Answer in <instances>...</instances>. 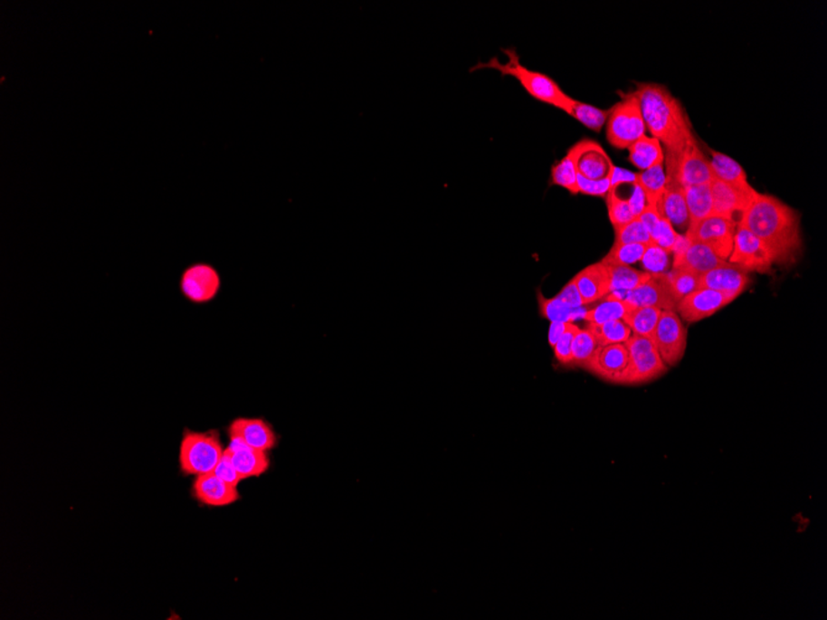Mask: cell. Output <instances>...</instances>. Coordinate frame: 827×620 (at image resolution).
<instances>
[{
  "mask_svg": "<svg viewBox=\"0 0 827 620\" xmlns=\"http://www.w3.org/2000/svg\"><path fill=\"white\" fill-rule=\"evenodd\" d=\"M738 225L747 228L765 245L776 264H793L802 252L798 212L771 195L758 192Z\"/></svg>",
  "mask_w": 827,
  "mask_h": 620,
  "instance_id": "cell-1",
  "label": "cell"
},
{
  "mask_svg": "<svg viewBox=\"0 0 827 620\" xmlns=\"http://www.w3.org/2000/svg\"><path fill=\"white\" fill-rule=\"evenodd\" d=\"M633 93L640 102L645 127L667 149L665 161L678 163L687 145L695 139L681 103L661 84L641 83Z\"/></svg>",
  "mask_w": 827,
  "mask_h": 620,
  "instance_id": "cell-2",
  "label": "cell"
},
{
  "mask_svg": "<svg viewBox=\"0 0 827 620\" xmlns=\"http://www.w3.org/2000/svg\"><path fill=\"white\" fill-rule=\"evenodd\" d=\"M503 52L508 57L506 62H502L499 57H492L487 62H480L473 67L472 71L480 69L499 71L504 76L514 77L534 99L540 100V102L550 104V106L560 108V110H565L571 97L567 96L560 89L559 84L555 82L551 77L544 75V73L524 67L520 63L519 55H518L516 50L506 49L503 50Z\"/></svg>",
  "mask_w": 827,
  "mask_h": 620,
  "instance_id": "cell-3",
  "label": "cell"
},
{
  "mask_svg": "<svg viewBox=\"0 0 827 620\" xmlns=\"http://www.w3.org/2000/svg\"><path fill=\"white\" fill-rule=\"evenodd\" d=\"M224 448L222 446L217 431L184 433L180 446V467L187 476H204L214 473L223 460Z\"/></svg>",
  "mask_w": 827,
  "mask_h": 620,
  "instance_id": "cell-4",
  "label": "cell"
},
{
  "mask_svg": "<svg viewBox=\"0 0 827 620\" xmlns=\"http://www.w3.org/2000/svg\"><path fill=\"white\" fill-rule=\"evenodd\" d=\"M606 123L607 140L617 149H628L647 131L640 102L633 92L625 94L621 102L608 110Z\"/></svg>",
  "mask_w": 827,
  "mask_h": 620,
  "instance_id": "cell-5",
  "label": "cell"
},
{
  "mask_svg": "<svg viewBox=\"0 0 827 620\" xmlns=\"http://www.w3.org/2000/svg\"><path fill=\"white\" fill-rule=\"evenodd\" d=\"M625 346L630 355V364L622 384L637 386L651 382L667 373L669 367L661 359L651 339L633 333Z\"/></svg>",
  "mask_w": 827,
  "mask_h": 620,
  "instance_id": "cell-6",
  "label": "cell"
},
{
  "mask_svg": "<svg viewBox=\"0 0 827 620\" xmlns=\"http://www.w3.org/2000/svg\"><path fill=\"white\" fill-rule=\"evenodd\" d=\"M736 228V222L712 215L704 220L690 222L685 235L691 241L701 243L710 248L719 258L726 261L734 248Z\"/></svg>",
  "mask_w": 827,
  "mask_h": 620,
  "instance_id": "cell-7",
  "label": "cell"
},
{
  "mask_svg": "<svg viewBox=\"0 0 827 620\" xmlns=\"http://www.w3.org/2000/svg\"><path fill=\"white\" fill-rule=\"evenodd\" d=\"M651 340L668 367L680 363L687 350L688 332L677 312L661 313Z\"/></svg>",
  "mask_w": 827,
  "mask_h": 620,
  "instance_id": "cell-8",
  "label": "cell"
},
{
  "mask_svg": "<svg viewBox=\"0 0 827 620\" xmlns=\"http://www.w3.org/2000/svg\"><path fill=\"white\" fill-rule=\"evenodd\" d=\"M728 259L731 264L741 266L747 272H768L775 264L765 245L742 225L736 228L734 248Z\"/></svg>",
  "mask_w": 827,
  "mask_h": 620,
  "instance_id": "cell-9",
  "label": "cell"
},
{
  "mask_svg": "<svg viewBox=\"0 0 827 620\" xmlns=\"http://www.w3.org/2000/svg\"><path fill=\"white\" fill-rule=\"evenodd\" d=\"M712 195V215L719 217L727 218L729 221L736 222V215H739L741 220L742 215L747 211L753 200L757 196L758 192L751 185H743V186H735V185L726 184L712 178L710 182Z\"/></svg>",
  "mask_w": 827,
  "mask_h": 620,
  "instance_id": "cell-10",
  "label": "cell"
},
{
  "mask_svg": "<svg viewBox=\"0 0 827 620\" xmlns=\"http://www.w3.org/2000/svg\"><path fill=\"white\" fill-rule=\"evenodd\" d=\"M672 253V269H682L699 276L726 262L725 259L719 258L710 248L701 243L691 241L687 235L679 234Z\"/></svg>",
  "mask_w": 827,
  "mask_h": 620,
  "instance_id": "cell-11",
  "label": "cell"
},
{
  "mask_svg": "<svg viewBox=\"0 0 827 620\" xmlns=\"http://www.w3.org/2000/svg\"><path fill=\"white\" fill-rule=\"evenodd\" d=\"M567 154L573 157L577 174L590 180L612 177L616 167L604 148L594 140L578 141Z\"/></svg>",
  "mask_w": 827,
  "mask_h": 620,
  "instance_id": "cell-12",
  "label": "cell"
},
{
  "mask_svg": "<svg viewBox=\"0 0 827 620\" xmlns=\"http://www.w3.org/2000/svg\"><path fill=\"white\" fill-rule=\"evenodd\" d=\"M631 308H657L661 311H677L678 302L672 296L664 274L651 275L647 281L625 294Z\"/></svg>",
  "mask_w": 827,
  "mask_h": 620,
  "instance_id": "cell-13",
  "label": "cell"
},
{
  "mask_svg": "<svg viewBox=\"0 0 827 620\" xmlns=\"http://www.w3.org/2000/svg\"><path fill=\"white\" fill-rule=\"evenodd\" d=\"M732 301L735 300L715 290L698 288L679 301L677 311L685 321L698 322L715 315Z\"/></svg>",
  "mask_w": 827,
  "mask_h": 620,
  "instance_id": "cell-14",
  "label": "cell"
},
{
  "mask_svg": "<svg viewBox=\"0 0 827 620\" xmlns=\"http://www.w3.org/2000/svg\"><path fill=\"white\" fill-rule=\"evenodd\" d=\"M221 279L216 269L207 264H196L186 269L181 278V291L190 301L204 303L216 298Z\"/></svg>",
  "mask_w": 827,
  "mask_h": 620,
  "instance_id": "cell-15",
  "label": "cell"
},
{
  "mask_svg": "<svg viewBox=\"0 0 827 620\" xmlns=\"http://www.w3.org/2000/svg\"><path fill=\"white\" fill-rule=\"evenodd\" d=\"M748 284V272L741 266L727 262L699 276V288L715 290L734 300L745 291Z\"/></svg>",
  "mask_w": 827,
  "mask_h": 620,
  "instance_id": "cell-16",
  "label": "cell"
},
{
  "mask_svg": "<svg viewBox=\"0 0 827 620\" xmlns=\"http://www.w3.org/2000/svg\"><path fill=\"white\" fill-rule=\"evenodd\" d=\"M667 177L675 178L680 182L682 186L708 184L712 181L714 175H712L710 161L706 159L696 139L691 140L682 151L677 171L667 174Z\"/></svg>",
  "mask_w": 827,
  "mask_h": 620,
  "instance_id": "cell-17",
  "label": "cell"
},
{
  "mask_svg": "<svg viewBox=\"0 0 827 620\" xmlns=\"http://www.w3.org/2000/svg\"><path fill=\"white\" fill-rule=\"evenodd\" d=\"M232 441L243 444L254 450L268 451L277 446V434L267 421L261 419H235L228 427Z\"/></svg>",
  "mask_w": 827,
  "mask_h": 620,
  "instance_id": "cell-18",
  "label": "cell"
},
{
  "mask_svg": "<svg viewBox=\"0 0 827 620\" xmlns=\"http://www.w3.org/2000/svg\"><path fill=\"white\" fill-rule=\"evenodd\" d=\"M628 364L630 355L625 343L602 346L587 370L606 382L622 384Z\"/></svg>",
  "mask_w": 827,
  "mask_h": 620,
  "instance_id": "cell-19",
  "label": "cell"
},
{
  "mask_svg": "<svg viewBox=\"0 0 827 620\" xmlns=\"http://www.w3.org/2000/svg\"><path fill=\"white\" fill-rule=\"evenodd\" d=\"M194 497L207 507H227L240 501L237 487L222 481L214 473L198 476L194 482Z\"/></svg>",
  "mask_w": 827,
  "mask_h": 620,
  "instance_id": "cell-20",
  "label": "cell"
},
{
  "mask_svg": "<svg viewBox=\"0 0 827 620\" xmlns=\"http://www.w3.org/2000/svg\"><path fill=\"white\" fill-rule=\"evenodd\" d=\"M224 456L233 464L243 481L263 476L271 467V460L265 451L254 450L237 441H232L224 450Z\"/></svg>",
  "mask_w": 827,
  "mask_h": 620,
  "instance_id": "cell-21",
  "label": "cell"
},
{
  "mask_svg": "<svg viewBox=\"0 0 827 620\" xmlns=\"http://www.w3.org/2000/svg\"><path fill=\"white\" fill-rule=\"evenodd\" d=\"M580 292L584 305H594L611 292L610 274L607 265L598 262L585 268L573 279Z\"/></svg>",
  "mask_w": 827,
  "mask_h": 620,
  "instance_id": "cell-22",
  "label": "cell"
},
{
  "mask_svg": "<svg viewBox=\"0 0 827 620\" xmlns=\"http://www.w3.org/2000/svg\"><path fill=\"white\" fill-rule=\"evenodd\" d=\"M658 212L667 218L672 225L684 227L690 224L687 202H685L684 186L675 178L667 177V184L661 200L658 202Z\"/></svg>",
  "mask_w": 827,
  "mask_h": 620,
  "instance_id": "cell-23",
  "label": "cell"
},
{
  "mask_svg": "<svg viewBox=\"0 0 827 620\" xmlns=\"http://www.w3.org/2000/svg\"><path fill=\"white\" fill-rule=\"evenodd\" d=\"M640 220L643 222L649 234H651V242L665 249L668 253H671L675 243L678 241L679 234L675 232L670 222L667 218L661 217L658 208L647 205V207L640 215Z\"/></svg>",
  "mask_w": 827,
  "mask_h": 620,
  "instance_id": "cell-24",
  "label": "cell"
},
{
  "mask_svg": "<svg viewBox=\"0 0 827 620\" xmlns=\"http://www.w3.org/2000/svg\"><path fill=\"white\" fill-rule=\"evenodd\" d=\"M664 164L665 157H661L653 167L635 174V182L644 192L647 205H653V207H657L658 202L663 195L665 184H667Z\"/></svg>",
  "mask_w": 827,
  "mask_h": 620,
  "instance_id": "cell-25",
  "label": "cell"
},
{
  "mask_svg": "<svg viewBox=\"0 0 827 620\" xmlns=\"http://www.w3.org/2000/svg\"><path fill=\"white\" fill-rule=\"evenodd\" d=\"M610 274L611 292L623 300L625 294L647 281L648 272L637 271L628 265H607Z\"/></svg>",
  "mask_w": 827,
  "mask_h": 620,
  "instance_id": "cell-26",
  "label": "cell"
},
{
  "mask_svg": "<svg viewBox=\"0 0 827 620\" xmlns=\"http://www.w3.org/2000/svg\"><path fill=\"white\" fill-rule=\"evenodd\" d=\"M689 220L698 222L712 215V195L710 182L684 186Z\"/></svg>",
  "mask_w": 827,
  "mask_h": 620,
  "instance_id": "cell-27",
  "label": "cell"
},
{
  "mask_svg": "<svg viewBox=\"0 0 827 620\" xmlns=\"http://www.w3.org/2000/svg\"><path fill=\"white\" fill-rule=\"evenodd\" d=\"M597 305L593 309H588L585 320L588 325H602V323L613 321V320H622L628 310L632 309L624 300L618 296L608 294L604 299L596 302Z\"/></svg>",
  "mask_w": 827,
  "mask_h": 620,
  "instance_id": "cell-28",
  "label": "cell"
},
{
  "mask_svg": "<svg viewBox=\"0 0 827 620\" xmlns=\"http://www.w3.org/2000/svg\"><path fill=\"white\" fill-rule=\"evenodd\" d=\"M710 167L714 178H718L719 181L735 185V186H743V185L748 184L745 168L726 154L712 151Z\"/></svg>",
  "mask_w": 827,
  "mask_h": 620,
  "instance_id": "cell-29",
  "label": "cell"
},
{
  "mask_svg": "<svg viewBox=\"0 0 827 620\" xmlns=\"http://www.w3.org/2000/svg\"><path fill=\"white\" fill-rule=\"evenodd\" d=\"M537 300H539L541 316L549 320L550 322H574L577 320H585L588 310L586 306L577 309L571 308L556 296L553 299H547L540 292H537Z\"/></svg>",
  "mask_w": 827,
  "mask_h": 620,
  "instance_id": "cell-30",
  "label": "cell"
},
{
  "mask_svg": "<svg viewBox=\"0 0 827 620\" xmlns=\"http://www.w3.org/2000/svg\"><path fill=\"white\" fill-rule=\"evenodd\" d=\"M628 149H630L631 163L641 171L653 167L661 157H664L661 141L653 137H647V134L632 144Z\"/></svg>",
  "mask_w": 827,
  "mask_h": 620,
  "instance_id": "cell-31",
  "label": "cell"
},
{
  "mask_svg": "<svg viewBox=\"0 0 827 620\" xmlns=\"http://www.w3.org/2000/svg\"><path fill=\"white\" fill-rule=\"evenodd\" d=\"M661 313L663 311L657 308H632L625 312L622 320L630 326L634 335L651 339Z\"/></svg>",
  "mask_w": 827,
  "mask_h": 620,
  "instance_id": "cell-32",
  "label": "cell"
},
{
  "mask_svg": "<svg viewBox=\"0 0 827 620\" xmlns=\"http://www.w3.org/2000/svg\"><path fill=\"white\" fill-rule=\"evenodd\" d=\"M601 347L600 340L590 329H578L573 343V366L587 370Z\"/></svg>",
  "mask_w": 827,
  "mask_h": 620,
  "instance_id": "cell-33",
  "label": "cell"
},
{
  "mask_svg": "<svg viewBox=\"0 0 827 620\" xmlns=\"http://www.w3.org/2000/svg\"><path fill=\"white\" fill-rule=\"evenodd\" d=\"M564 112L583 123L588 129L594 131H600L602 127L606 124L608 118V110H600V108L590 106V104L580 102V100L574 99H570L569 103L565 107Z\"/></svg>",
  "mask_w": 827,
  "mask_h": 620,
  "instance_id": "cell-34",
  "label": "cell"
},
{
  "mask_svg": "<svg viewBox=\"0 0 827 620\" xmlns=\"http://www.w3.org/2000/svg\"><path fill=\"white\" fill-rule=\"evenodd\" d=\"M588 329L594 333L597 339L600 340L601 346L620 345L627 343V340L633 335L630 326L623 320H613L602 323V325H588Z\"/></svg>",
  "mask_w": 827,
  "mask_h": 620,
  "instance_id": "cell-35",
  "label": "cell"
},
{
  "mask_svg": "<svg viewBox=\"0 0 827 620\" xmlns=\"http://www.w3.org/2000/svg\"><path fill=\"white\" fill-rule=\"evenodd\" d=\"M645 248H647V244H624V243L614 242L613 247L601 262L604 265L631 266L642 261Z\"/></svg>",
  "mask_w": 827,
  "mask_h": 620,
  "instance_id": "cell-36",
  "label": "cell"
},
{
  "mask_svg": "<svg viewBox=\"0 0 827 620\" xmlns=\"http://www.w3.org/2000/svg\"><path fill=\"white\" fill-rule=\"evenodd\" d=\"M665 281L678 303L699 288V275L682 269H672L671 272H665Z\"/></svg>",
  "mask_w": 827,
  "mask_h": 620,
  "instance_id": "cell-37",
  "label": "cell"
},
{
  "mask_svg": "<svg viewBox=\"0 0 827 620\" xmlns=\"http://www.w3.org/2000/svg\"><path fill=\"white\" fill-rule=\"evenodd\" d=\"M607 208H608V217H610L611 224H613L614 229L622 227V225L630 224L631 221H633L635 217L633 208L630 204V201L625 200V198L618 196L616 192L610 188L608 191L607 196Z\"/></svg>",
  "mask_w": 827,
  "mask_h": 620,
  "instance_id": "cell-38",
  "label": "cell"
},
{
  "mask_svg": "<svg viewBox=\"0 0 827 620\" xmlns=\"http://www.w3.org/2000/svg\"><path fill=\"white\" fill-rule=\"evenodd\" d=\"M551 178H553L555 185L566 188L571 194H580L577 186L576 167H575L573 157L569 154L555 165L553 170H551Z\"/></svg>",
  "mask_w": 827,
  "mask_h": 620,
  "instance_id": "cell-39",
  "label": "cell"
},
{
  "mask_svg": "<svg viewBox=\"0 0 827 620\" xmlns=\"http://www.w3.org/2000/svg\"><path fill=\"white\" fill-rule=\"evenodd\" d=\"M642 265L645 272L651 275H659L668 272L669 268V253L665 249L659 247L655 243H648L645 248Z\"/></svg>",
  "mask_w": 827,
  "mask_h": 620,
  "instance_id": "cell-40",
  "label": "cell"
},
{
  "mask_svg": "<svg viewBox=\"0 0 827 620\" xmlns=\"http://www.w3.org/2000/svg\"><path fill=\"white\" fill-rule=\"evenodd\" d=\"M651 242V234L645 228L640 217L634 218L630 224L616 228V243L624 244H648Z\"/></svg>",
  "mask_w": 827,
  "mask_h": 620,
  "instance_id": "cell-41",
  "label": "cell"
},
{
  "mask_svg": "<svg viewBox=\"0 0 827 620\" xmlns=\"http://www.w3.org/2000/svg\"><path fill=\"white\" fill-rule=\"evenodd\" d=\"M577 331L578 327L574 322L567 323L566 331L553 347L555 358L565 367L573 366V343Z\"/></svg>",
  "mask_w": 827,
  "mask_h": 620,
  "instance_id": "cell-42",
  "label": "cell"
},
{
  "mask_svg": "<svg viewBox=\"0 0 827 620\" xmlns=\"http://www.w3.org/2000/svg\"><path fill=\"white\" fill-rule=\"evenodd\" d=\"M577 186L581 194L588 196L606 197L612 186V177L590 180L577 174Z\"/></svg>",
  "mask_w": 827,
  "mask_h": 620,
  "instance_id": "cell-43",
  "label": "cell"
},
{
  "mask_svg": "<svg viewBox=\"0 0 827 620\" xmlns=\"http://www.w3.org/2000/svg\"><path fill=\"white\" fill-rule=\"evenodd\" d=\"M214 473L216 474L217 477H220L222 481L227 482V483L234 485V487H238V484L243 481V478H242L240 473L235 471L233 464L228 461L226 456H223V460H222L221 463L218 464V467L216 468V471L214 472Z\"/></svg>",
  "mask_w": 827,
  "mask_h": 620,
  "instance_id": "cell-44",
  "label": "cell"
},
{
  "mask_svg": "<svg viewBox=\"0 0 827 620\" xmlns=\"http://www.w3.org/2000/svg\"><path fill=\"white\" fill-rule=\"evenodd\" d=\"M556 298L561 300L564 303H566V305L571 306V308L577 309L585 306L580 292H578L576 285H575L573 281L567 282V284L564 286L563 290L556 295Z\"/></svg>",
  "mask_w": 827,
  "mask_h": 620,
  "instance_id": "cell-45",
  "label": "cell"
},
{
  "mask_svg": "<svg viewBox=\"0 0 827 620\" xmlns=\"http://www.w3.org/2000/svg\"><path fill=\"white\" fill-rule=\"evenodd\" d=\"M567 323L569 322H551L549 329V343L551 347L560 339V337L566 331Z\"/></svg>",
  "mask_w": 827,
  "mask_h": 620,
  "instance_id": "cell-46",
  "label": "cell"
}]
</instances>
